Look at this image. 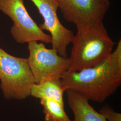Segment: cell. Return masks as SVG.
<instances>
[{
  "instance_id": "cell-9",
  "label": "cell",
  "mask_w": 121,
  "mask_h": 121,
  "mask_svg": "<svg viewBox=\"0 0 121 121\" xmlns=\"http://www.w3.org/2000/svg\"><path fill=\"white\" fill-rule=\"evenodd\" d=\"M64 91L61 79L54 78L33 84L30 88V95L39 99L49 98L55 99L64 104Z\"/></svg>"
},
{
  "instance_id": "cell-10",
  "label": "cell",
  "mask_w": 121,
  "mask_h": 121,
  "mask_svg": "<svg viewBox=\"0 0 121 121\" xmlns=\"http://www.w3.org/2000/svg\"><path fill=\"white\" fill-rule=\"evenodd\" d=\"M40 103L43 108L46 121H71L64 110V104L55 99L42 98Z\"/></svg>"
},
{
  "instance_id": "cell-12",
  "label": "cell",
  "mask_w": 121,
  "mask_h": 121,
  "mask_svg": "<svg viewBox=\"0 0 121 121\" xmlns=\"http://www.w3.org/2000/svg\"><path fill=\"white\" fill-rule=\"evenodd\" d=\"M99 0L106 4L110 5V0Z\"/></svg>"
},
{
  "instance_id": "cell-6",
  "label": "cell",
  "mask_w": 121,
  "mask_h": 121,
  "mask_svg": "<svg viewBox=\"0 0 121 121\" xmlns=\"http://www.w3.org/2000/svg\"><path fill=\"white\" fill-rule=\"evenodd\" d=\"M43 18L39 27L48 31L51 37L52 48L61 56L67 57V46L71 43L74 34L60 22L57 14L58 3L57 0H30Z\"/></svg>"
},
{
  "instance_id": "cell-2",
  "label": "cell",
  "mask_w": 121,
  "mask_h": 121,
  "mask_svg": "<svg viewBox=\"0 0 121 121\" xmlns=\"http://www.w3.org/2000/svg\"><path fill=\"white\" fill-rule=\"evenodd\" d=\"M76 26L77 32L71 42L68 72L78 71L97 65L111 55L115 44L103 21Z\"/></svg>"
},
{
  "instance_id": "cell-3",
  "label": "cell",
  "mask_w": 121,
  "mask_h": 121,
  "mask_svg": "<svg viewBox=\"0 0 121 121\" xmlns=\"http://www.w3.org/2000/svg\"><path fill=\"white\" fill-rule=\"evenodd\" d=\"M0 88L7 100H23L35 83L27 59L13 56L0 48Z\"/></svg>"
},
{
  "instance_id": "cell-8",
  "label": "cell",
  "mask_w": 121,
  "mask_h": 121,
  "mask_svg": "<svg viewBox=\"0 0 121 121\" xmlns=\"http://www.w3.org/2000/svg\"><path fill=\"white\" fill-rule=\"evenodd\" d=\"M65 91L67 103L74 115V119L71 121H106L91 106L85 96L70 90Z\"/></svg>"
},
{
  "instance_id": "cell-4",
  "label": "cell",
  "mask_w": 121,
  "mask_h": 121,
  "mask_svg": "<svg viewBox=\"0 0 121 121\" xmlns=\"http://www.w3.org/2000/svg\"><path fill=\"white\" fill-rule=\"evenodd\" d=\"M0 11L12 19L10 33L17 43H51L50 35L45 33L28 13L24 0H0Z\"/></svg>"
},
{
  "instance_id": "cell-1",
  "label": "cell",
  "mask_w": 121,
  "mask_h": 121,
  "mask_svg": "<svg viewBox=\"0 0 121 121\" xmlns=\"http://www.w3.org/2000/svg\"><path fill=\"white\" fill-rule=\"evenodd\" d=\"M61 82L65 91H75L93 101L104 102L121 86V39L105 60L91 68L67 71Z\"/></svg>"
},
{
  "instance_id": "cell-5",
  "label": "cell",
  "mask_w": 121,
  "mask_h": 121,
  "mask_svg": "<svg viewBox=\"0 0 121 121\" xmlns=\"http://www.w3.org/2000/svg\"><path fill=\"white\" fill-rule=\"evenodd\" d=\"M28 49L29 56L26 59L35 83L51 79H61L68 71L69 58L61 56L52 48H46L43 43L29 42Z\"/></svg>"
},
{
  "instance_id": "cell-11",
  "label": "cell",
  "mask_w": 121,
  "mask_h": 121,
  "mask_svg": "<svg viewBox=\"0 0 121 121\" xmlns=\"http://www.w3.org/2000/svg\"><path fill=\"white\" fill-rule=\"evenodd\" d=\"M99 112L106 121H121V113L115 112L108 105L104 106Z\"/></svg>"
},
{
  "instance_id": "cell-7",
  "label": "cell",
  "mask_w": 121,
  "mask_h": 121,
  "mask_svg": "<svg viewBox=\"0 0 121 121\" xmlns=\"http://www.w3.org/2000/svg\"><path fill=\"white\" fill-rule=\"evenodd\" d=\"M65 20L75 26L103 21L109 5L99 0H57Z\"/></svg>"
}]
</instances>
